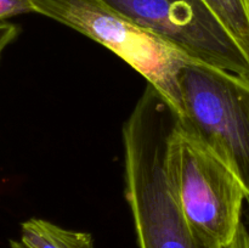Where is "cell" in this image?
I'll list each match as a JSON object with an SVG mask.
<instances>
[{
  "label": "cell",
  "instance_id": "cell-1",
  "mask_svg": "<svg viewBox=\"0 0 249 248\" xmlns=\"http://www.w3.org/2000/svg\"><path fill=\"white\" fill-rule=\"evenodd\" d=\"M177 123L163 114L123 126L125 197L140 248H213L195 233L182 211L175 173Z\"/></svg>",
  "mask_w": 249,
  "mask_h": 248
},
{
  "label": "cell",
  "instance_id": "cell-2",
  "mask_svg": "<svg viewBox=\"0 0 249 248\" xmlns=\"http://www.w3.org/2000/svg\"><path fill=\"white\" fill-rule=\"evenodd\" d=\"M36 14L109 49L140 73L181 116L179 73L190 58L104 0H33Z\"/></svg>",
  "mask_w": 249,
  "mask_h": 248
},
{
  "label": "cell",
  "instance_id": "cell-3",
  "mask_svg": "<svg viewBox=\"0 0 249 248\" xmlns=\"http://www.w3.org/2000/svg\"><path fill=\"white\" fill-rule=\"evenodd\" d=\"M179 87L182 126L233 170L249 197V79L189 61Z\"/></svg>",
  "mask_w": 249,
  "mask_h": 248
},
{
  "label": "cell",
  "instance_id": "cell-4",
  "mask_svg": "<svg viewBox=\"0 0 249 248\" xmlns=\"http://www.w3.org/2000/svg\"><path fill=\"white\" fill-rule=\"evenodd\" d=\"M175 173L187 223L203 242L228 248L242 220L247 192L233 170L182 126L175 138Z\"/></svg>",
  "mask_w": 249,
  "mask_h": 248
},
{
  "label": "cell",
  "instance_id": "cell-5",
  "mask_svg": "<svg viewBox=\"0 0 249 248\" xmlns=\"http://www.w3.org/2000/svg\"><path fill=\"white\" fill-rule=\"evenodd\" d=\"M187 58L249 79V61L203 0H104Z\"/></svg>",
  "mask_w": 249,
  "mask_h": 248
},
{
  "label": "cell",
  "instance_id": "cell-6",
  "mask_svg": "<svg viewBox=\"0 0 249 248\" xmlns=\"http://www.w3.org/2000/svg\"><path fill=\"white\" fill-rule=\"evenodd\" d=\"M21 243L26 248H94L89 232L67 230L39 218L22 223Z\"/></svg>",
  "mask_w": 249,
  "mask_h": 248
},
{
  "label": "cell",
  "instance_id": "cell-7",
  "mask_svg": "<svg viewBox=\"0 0 249 248\" xmlns=\"http://www.w3.org/2000/svg\"><path fill=\"white\" fill-rule=\"evenodd\" d=\"M249 61V0H203Z\"/></svg>",
  "mask_w": 249,
  "mask_h": 248
},
{
  "label": "cell",
  "instance_id": "cell-8",
  "mask_svg": "<svg viewBox=\"0 0 249 248\" xmlns=\"http://www.w3.org/2000/svg\"><path fill=\"white\" fill-rule=\"evenodd\" d=\"M36 14L33 0H0V22L23 14Z\"/></svg>",
  "mask_w": 249,
  "mask_h": 248
},
{
  "label": "cell",
  "instance_id": "cell-9",
  "mask_svg": "<svg viewBox=\"0 0 249 248\" xmlns=\"http://www.w3.org/2000/svg\"><path fill=\"white\" fill-rule=\"evenodd\" d=\"M19 28L16 24L9 23L6 21L0 22V57H1L2 51L17 38Z\"/></svg>",
  "mask_w": 249,
  "mask_h": 248
},
{
  "label": "cell",
  "instance_id": "cell-10",
  "mask_svg": "<svg viewBox=\"0 0 249 248\" xmlns=\"http://www.w3.org/2000/svg\"><path fill=\"white\" fill-rule=\"evenodd\" d=\"M228 248H249V213L246 219L242 218L237 232Z\"/></svg>",
  "mask_w": 249,
  "mask_h": 248
},
{
  "label": "cell",
  "instance_id": "cell-11",
  "mask_svg": "<svg viewBox=\"0 0 249 248\" xmlns=\"http://www.w3.org/2000/svg\"><path fill=\"white\" fill-rule=\"evenodd\" d=\"M10 246H11V248H26L22 245L21 241H10Z\"/></svg>",
  "mask_w": 249,
  "mask_h": 248
}]
</instances>
